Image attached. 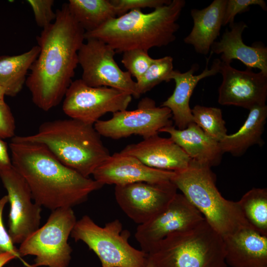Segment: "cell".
<instances>
[{
  "instance_id": "obj_19",
  "label": "cell",
  "mask_w": 267,
  "mask_h": 267,
  "mask_svg": "<svg viewBox=\"0 0 267 267\" xmlns=\"http://www.w3.org/2000/svg\"><path fill=\"white\" fill-rule=\"evenodd\" d=\"M222 38L212 44L211 54H221L222 62L230 64L233 60L237 59L247 68H257L267 75V47L257 43L252 46L245 44L242 40V34L248 27L243 21L234 22L229 25Z\"/></svg>"
},
{
  "instance_id": "obj_31",
  "label": "cell",
  "mask_w": 267,
  "mask_h": 267,
  "mask_svg": "<svg viewBox=\"0 0 267 267\" xmlns=\"http://www.w3.org/2000/svg\"><path fill=\"white\" fill-rule=\"evenodd\" d=\"M27 2L32 7L38 26L44 29L54 21L56 13L52 10L53 0H28Z\"/></svg>"
},
{
  "instance_id": "obj_5",
  "label": "cell",
  "mask_w": 267,
  "mask_h": 267,
  "mask_svg": "<svg viewBox=\"0 0 267 267\" xmlns=\"http://www.w3.org/2000/svg\"><path fill=\"white\" fill-rule=\"evenodd\" d=\"M175 173L172 181L177 189L222 238L241 229L252 228L238 201L228 200L222 196L210 167L191 160L186 169Z\"/></svg>"
},
{
  "instance_id": "obj_22",
  "label": "cell",
  "mask_w": 267,
  "mask_h": 267,
  "mask_svg": "<svg viewBox=\"0 0 267 267\" xmlns=\"http://www.w3.org/2000/svg\"><path fill=\"white\" fill-rule=\"evenodd\" d=\"M226 0H214L203 9L191 10L193 25L183 41L185 44L191 45L197 53L207 55L219 36Z\"/></svg>"
},
{
  "instance_id": "obj_15",
  "label": "cell",
  "mask_w": 267,
  "mask_h": 267,
  "mask_svg": "<svg viewBox=\"0 0 267 267\" xmlns=\"http://www.w3.org/2000/svg\"><path fill=\"white\" fill-rule=\"evenodd\" d=\"M219 73L222 80L218 89L219 103L248 110L266 105L267 75L261 71L255 73L249 68L239 70L222 62Z\"/></svg>"
},
{
  "instance_id": "obj_36",
  "label": "cell",
  "mask_w": 267,
  "mask_h": 267,
  "mask_svg": "<svg viewBox=\"0 0 267 267\" xmlns=\"http://www.w3.org/2000/svg\"><path fill=\"white\" fill-rule=\"evenodd\" d=\"M16 258V256L10 253L0 254V267H3L7 263Z\"/></svg>"
},
{
  "instance_id": "obj_30",
  "label": "cell",
  "mask_w": 267,
  "mask_h": 267,
  "mask_svg": "<svg viewBox=\"0 0 267 267\" xmlns=\"http://www.w3.org/2000/svg\"><path fill=\"white\" fill-rule=\"evenodd\" d=\"M253 5H259L265 11L267 10L266 3L263 0H227L222 26L234 23L235 16L237 14L249 11L250 6Z\"/></svg>"
},
{
  "instance_id": "obj_24",
  "label": "cell",
  "mask_w": 267,
  "mask_h": 267,
  "mask_svg": "<svg viewBox=\"0 0 267 267\" xmlns=\"http://www.w3.org/2000/svg\"><path fill=\"white\" fill-rule=\"evenodd\" d=\"M40 51L37 45L19 55L0 56V86L5 95L14 97L21 91Z\"/></svg>"
},
{
  "instance_id": "obj_6",
  "label": "cell",
  "mask_w": 267,
  "mask_h": 267,
  "mask_svg": "<svg viewBox=\"0 0 267 267\" xmlns=\"http://www.w3.org/2000/svg\"><path fill=\"white\" fill-rule=\"evenodd\" d=\"M148 257L155 267H227L223 238L205 219L168 235Z\"/></svg>"
},
{
  "instance_id": "obj_8",
  "label": "cell",
  "mask_w": 267,
  "mask_h": 267,
  "mask_svg": "<svg viewBox=\"0 0 267 267\" xmlns=\"http://www.w3.org/2000/svg\"><path fill=\"white\" fill-rule=\"evenodd\" d=\"M76 222L72 208L51 211L46 222L20 244V256H35L30 267H68L72 252L68 240Z\"/></svg>"
},
{
  "instance_id": "obj_3",
  "label": "cell",
  "mask_w": 267,
  "mask_h": 267,
  "mask_svg": "<svg viewBox=\"0 0 267 267\" xmlns=\"http://www.w3.org/2000/svg\"><path fill=\"white\" fill-rule=\"evenodd\" d=\"M184 0H172L151 12L131 10L113 18L98 28L85 32V39H97L116 52L169 45L176 39L179 25L177 23L185 5Z\"/></svg>"
},
{
  "instance_id": "obj_27",
  "label": "cell",
  "mask_w": 267,
  "mask_h": 267,
  "mask_svg": "<svg viewBox=\"0 0 267 267\" xmlns=\"http://www.w3.org/2000/svg\"><path fill=\"white\" fill-rule=\"evenodd\" d=\"M191 113L193 122L216 140L220 142L227 134L220 108L196 105Z\"/></svg>"
},
{
  "instance_id": "obj_17",
  "label": "cell",
  "mask_w": 267,
  "mask_h": 267,
  "mask_svg": "<svg viewBox=\"0 0 267 267\" xmlns=\"http://www.w3.org/2000/svg\"><path fill=\"white\" fill-rule=\"evenodd\" d=\"M121 152L135 157L149 167L175 172L186 169L191 160L170 137L159 134L129 144Z\"/></svg>"
},
{
  "instance_id": "obj_26",
  "label": "cell",
  "mask_w": 267,
  "mask_h": 267,
  "mask_svg": "<svg viewBox=\"0 0 267 267\" xmlns=\"http://www.w3.org/2000/svg\"><path fill=\"white\" fill-rule=\"evenodd\" d=\"M240 209L250 226L267 236V189L253 188L238 201Z\"/></svg>"
},
{
  "instance_id": "obj_28",
  "label": "cell",
  "mask_w": 267,
  "mask_h": 267,
  "mask_svg": "<svg viewBox=\"0 0 267 267\" xmlns=\"http://www.w3.org/2000/svg\"><path fill=\"white\" fill-rule=\"evenodd\" d=\"M173 58L166 56L154 59L145 73L136 82L139 97L163 82H169L174 71Z\"/></svg>"
},
{
  "instance_id": "obj_18",
  "label": "cell",
  "mask_w": 267,
  "mask_h": 267,
  "mask_svg": "<svg viewBox=\"0 0 267 267\" xmlns=\"http://www.w3.org/2000/svg\"><path fill=\"white\" fill-rule=\"evenodd\" d=\"M208 61L207 59L204 70L199 75H194L198 70V65L196 64L192 65L185 72L174 70L172 74L171 79L175 81V88L172 95L161 106L166 107L171 110L173 119L178 129H184L194 123L189 101L198 83L205 78L220 73L221 63L220 59H215L210 69L208 66Z\"/></svg>"
},
{
  "instance_id": "obj_32",
  "label": "cell",
  "mask_w": 267,
  "mask_h": 267,
  "mask_svg": "<svg viewBox=\"0 0 267 267\" xmlns=\"http://www.w3.org/2000/svg\"><path fill=\"white\" fill-rule=\"evenodd\" d=\"M171 1V0H111L118 16L132 10L146 7L155 9L168 4Z\"/></svg>"
},
{
  "instance_id": "obj_33",
  "label": "cell",
  "mask_w": 267,
  "mask_h": 267,
  "mask_svg": "<svg viewBox=\"0 0 267 267\" xmlns=\"http://www.w3.org/2000/svg\"><path fill=\"white\" fill-rule=\"evenodd\" d=\"M8 202L7 195L0 198V254L7 252L13 254L26 267H30V265L25 262L20 256L18 249L14 246L8 231L4 226L2 214L4 208Z\"/></svg>"
},
{
  "instance_id": "obj_14",
  "label": "cell",
  "mask_w": 267,
  "mask_h": 267,
  "mask_svg": "<svg viewBox=\"0 0 267 267\" xmlns=\"http://www.w3.org/2000/svg\"><path fill=\"white\" fill-rule=\"evenodd\" d=\"M204 219L200 212L182 194L177 193L162 212L138 225L135 238L141 250L148 254L169 234L191 228Z\"/></svg>"
},
{
  "instance_id": "obj_29",
  "label": "cell",
  "mask_w": 267,
  "mask_h": 267,
  "mask_svg": "<svg viewBox=\"0 0 267 267\" xmlns=\"http://www.w3.org/2000/svg\"><path fill=\"white\" fill-rule=\"evenodd\" d=\"M154 60L147 50L134 49L124 52L121 62L127 71L137 81L145 73Z\"/></svg>"
},
{
  "instance_id": "obj_37",
  "label": "cell",
  "mask_w": 267,
  "mask_h": 267,
  "mask_svg": "<svg viewBox=\"0 0 267 267\" xmlns=\"http://www.w3.org/2000/svg\"><path fill=\"white\" fill-rule=\"evenodd\" d=\"M5 95L3 89L0 86V100L3 99Z\"/></svg>"
},
{
  "instance_id": "obj_9",
  "label": "cell",
  "mask_w": 267,
  "mask_h": 267,
  "mask_svg": "<svg viewBox=\"0 0 267 267\" xmlns=\"http://www.w3.org/2000/svg\"><path fill=\"white\" fill-rule=\"evenodd\" d=\"M132 97L113 88L90 87L78 79L72 81L67 89L62 110L71 119L93 125L107 113L126 110Z\"/></svg>"
},
{
  "instance_id": "obj_35",
  "label": "cell",
  "mask_w": 267,
  "mask_h": 267,
  "mask_svg": "<svg viewBox=\"0 0 267 267\" xmlns=\"http://www.w3.org/2000/svg\"><path fill=\"white\" fill-rule=\"evenodd\" d=\"M7 149V143L0 138V172L12 166Z\"/></svg>"
},
{
  "instance_id": "obj_2",
  "label": "cell",
  "mask_w": 267,
  "mask_h": 267,
  "mask_svg": "<svg viewBox=\"0 0 267 267\" xmlns=\"http://www.w3.org/2000/svg\"><path fill=\"white\" fill-rule=\"evenodd\" d=\"M9 148L13 167L24 178L34 201L41 207L51 211L72 208L103 186L64 165L43 144L14 136Z\"/></svg>"
},
{
  "instance_id": "obj_20",
  "label": "cell",
  "mask_w": 267,
  "mask_h": 267,
  "mask_svg": "<svg viewBox=\"0 0 267 267\" xmlns=\"http://www.w3.org/2000/svg\"><path fill=\"white\" fill-rule=\"evenodd\" d=\"M225 262L232 267H267V236L251 227L223 238Z\"/></svg>"
},
{
  "instance_id": "obj_23",
  "label": "cell",
  "mask_w": 267,
  "mask_h": 267,
  "mask_svg": "<svg viewBox=\"0 0 267 267\" xmlns=\"http://www.w3.org/2000/svg\"><path fill=\"white\" fill-rule=\"evenodd\" d=\"M267 118L266 105L251 108L246 120L238 131L233 134H227L219 142L223 153H229L239 157L253 145H263L262 136Z\"/></svg>"
},
{
  "instance_id": "obj_1",
  "label": "cell",
  "mask_w": 267,
  "mask_h": 267,
  "mask_svg": "<svg viewBox=\"0 0 267 267\" xmlns=\"http://www.w3.org/2000/svg\"><path fill=\"white\" fill-rule=\"evenodd\" d=\"M54 21L37 37L40 53L25 84L34 103L47 111L58 105L72 82L84 30L71 14L67 3L55 11Z\"/></svg>"
},
{
  "instance_id": "obj_38",
  "label": "cell",
  "mask_w": 267,
  "mask_h": 267,
  "mask_svg": "<svg viewBox=\"0 0 267 267\" xmlns=\"http://www.w3.org/2000/svg\"><path fill=\"white\" fill-rule=\"evenodd\" d=\"M145 267H155L152 261L148 257V260Z\"/></svg>"
},
{
  "instance_id": "obj_12",
  "label": "cell",
  "mask_w": 267,
  "mask_h": 267,
  "mask_svg": "<svg viewBox=\"0 0 267 267\" xmlns=\"http://www.w3.org/2000/svg\"><path fill=\"white\" fill-rule=\"evenodd\" d=\"M172 181L138 182L115 187L117 203L122 211L138 225L162 212L177 193Z\"/></svg>"
},
{
  "instance_id": "obj_34",
  "label": "cell",
  "mask_w": 267,
  "mask_h": 267,
  "mask_svg": "<svg viewBox=\"0 0 267 267\" xmlns=\"http://www.w3.org/2000/svg\"><path fill=\"white\" fill-rule=\"evenodd\" d=\"M15 121L11 109L5 102L0 100V138H12L15 136Z\"/></svg>"
},
{
  "instance_id": "obj_7",
  "label": "cell",
  "mask_w": 267,
  "mask_h": 267,
  "mask_svg": "<svg viewBox=\"0 0 267 267\" xmlns=\"http://www.w3.org/2000/svg\"><path fill=\"white\" fill-rule=\"evenodd\" d=\"M130 236L118 219L101 227L87 215L77 221L71 233L75 241H83L96 255L101 267H145L148 254L131 246Z\"/></svg>"
},
{
  "instance_id": "obj_16",
  "label": "cell",
  "mask_w": 267,
  "mask_h": 267,
  "mask_svg": "<svg viewBox=\"0 0 267 267\" xmlns=\"http://www.w3.org/2000/svg\"><path fill=\"white\" fill-rule=\"evenodd\" d=\"M175 172L149 167L135 157L120 152L110 155L92 174L102 184L123 185L138 182L151 183L171 181Z\"/></svg>"
},
{
  "instance_id": "obj_11",
  "label": "cell",
  "mask_w": 267,
  "mask_h": 267,
  "mask_svg": "<svg viewBox=\"0 0 267 267\" xmlns=\"http://www.w3.org/2000/svg\"><path fill=\"white\" fill-rule=\"evenodd\" d=\"M171 110L163 106L157 107L152 99L142 98L137 108L113 113L107 120H98L94 127L101 136L118 139L133 134L146 138L158 134L164 128L172 126Z\"/></svg>"
},
{
  "instance_id": "obj_21",
  "label": "cell",
  "mask_w": 267,
  "mask_h": 267,
  "mask_svg": "<svg viewBox=\"0 0 267 267\" xmlns=\"http://www.w3.org/2000/svg\"><path fill=\"white\" fill-rule=\"evenodd\" d=\"M169 134L170 138L190 158L210 168L219 165L222 159L220 143L207 134L194 123L179 130L170 126L159 131Z\"/></svg>"
},
{
  "instance_id": "obj_13",
  "label": "cell",
  "mask_w": 267,
  "mask_h": 267,
  "mask_svg": "<svg viewBox=\"0 0 267 267\" xmlns=\"http://www.w3.org/2000/svg\"><path fill=\"white\" fill-rule=\"evenodd\" d=\"M10 203L8 234L14 244H21L40 227L41 207L33 200L24 178L12 166L0 172Z\"/></svg>"
},
{
  "instance_id": "obj_4",
  "label": "cell",
  "mask_w": 267,
  "mask_h": 267,
  "mask_svg": "<svg viewBox=\"0 0 267 267\" xmlns=\"http://www.w3.org/2000/svg\"><path fill=\"white\" fill-rule=\"evenodd\" d=\"M14 137L44 145L64 165L86 177L110 155L93 125L71 118L46 121L33 134Z\"/></svg>"
},
{
  "instance_id": "obj_25",
  "label": "cell",
  "mask_w": 267,
  "mask_h": 267,
  "mask_svg": "<svg viewBox=\"0 0 267 267\" xmlns=\"http://www.w3.org/2000/svg\"><path fill=\"white\" fill-rule=\"evenodd\" d=\"M69 10L85 32L93 31L116 17L111 0H69Z\"/></svg>"
},
{
  "instance_id": "obj_10",
  "label": "cell",
  "mask_w": 267,
  "mask_h": 267,
  "mask_svg": "<svg viewBox=\"0 0 267 267\" xmlns=\"http://www.w3.org/2000/svg\"><path fill=\"white\" fill-rule=\"evenodd\" d=\"M86 40L78 52L83 81L90 87H109L139 98L136 82L128 71L122 70L117 64L114 58L115 51L100 40Z\"/></svg>"
}]
</instances>
